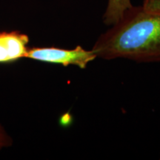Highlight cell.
<instances>
[{"instance_id": "cell-1", "label": "cell", "mask_w": 160, "mask_h": 160, "mask_svg": "<svg viewBox=\"0 0 160 160\" xmlns=\"http://www.w3.org/2000/svg\"><path fill=\"white\" fill-rule=\"evenodd\" d=\"M97 58L160 62V0L132 5L102 33L92 48Z\"/></svg>"}, {"instance_id": "cell-2", "label": "cell", "mask_w": 160, "mask_h": 160, "mask_svg": "<svg viewBox=\"0 0 160 160\" xmlns=\"http://www.w3.org/2000/svg\"><path fill=\"white\" fill-rule=\"evenodd\" d=\"M25 58L63 66L75 65L81 69H85L97 57L92 50L88 51L80 45H77L73 49H63L56 47L32 48L28 50Z\"/></svg>"}, {"instance_id": "cell-3", "label": "cell", "mask_w": 160, "mask_h": 160, "mask_svg": "<svg viewBox=\"0 0 160 160\" xmlns=\"http://www.w3.org/2000/svg\"><path fill=\"white\" fill-rule=\"evenodd\" d=\"M29 37L17 31H0V64H11L25 58Z\"/></svg>"}, {"instance_id": "cell-4", "label": "cell", "mask_w": 160, "mask_h": 160, "mask_svg": "<svg viewBox=\"0 0 160 160\" xmlns=\"http://www.w3.org/2000/svg\"><path fill=\"white\" fill-rule=\"evenodd\" d=\"M132 5L131 0H108L107 8L103 16V22L108 26L113 25Z\"/></svg>"}, {"instance_id": "cell-5", "label": "cell", "mask_w": 160, "mask_h": 160, "mask_svg": "<svg viewBox=\"0 0 160 160\" xmlns=\"http://www.w3.org/2000/svg\"><path fill=\"white\" fill-rule=\"evenodd\" d=\"M11 144V138L8 135L5 130L3 128V127L0 124V150L2 149L3 148L10 146Z\"/></svg>"}]
</instances>
